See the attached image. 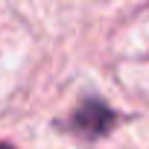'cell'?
<instances>
[{
	"mask_svg": "<svg viewBox=\"0 0 149 149\" xmlns=\"http://www.w3.org/2000/svg\"><path fill=\"white\" fill-rule=\"evenodd\" d=\"M73 126L79 132H85V134H91V137H97V134H105L114 126V114H111L108 105L91 100V102H85L76 114H73Z\"/></svg>",
	"mask_w": 149,
	"mask_h": 149,
	"instance_id": "1",
	"label": "cell"
},
{
	"mask_svg": "<svg viewBox=\"0 0 149 149\" xmlns=\"http://www.w3.org/2000/svg\"><path fill=\"white\" fill-rule=\"evenodd\" d=\"M0 149H12V146H6V143H0Z\"/></svg>",
	"mask_w": 149,
	"mask_h": 149,
	"instance_id": "2",
	"label": "cell"
}]
</instances>
